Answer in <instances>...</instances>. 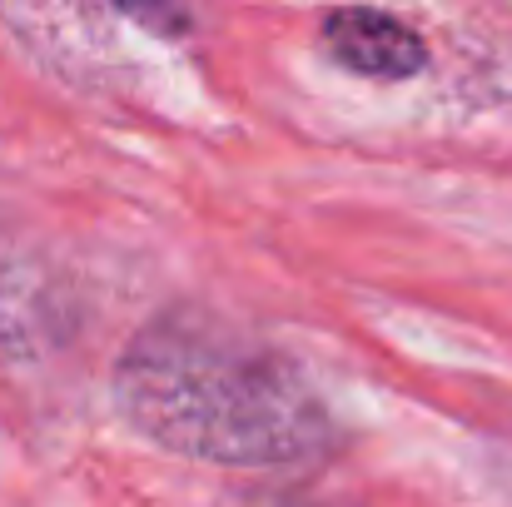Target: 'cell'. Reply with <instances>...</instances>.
<instances>
[{
    "label": "cell",
    "instance_id": "6da1fadb",
    "mask_svg": "<svg viewBox=\"0 0 512 507\" xmlns=\"http://www.w3.org/2000/svg\"><path fill=\"white\" fill-rule=\"evenodd\" d=\"M110 398L145 443L209 468H289L339 443L329 403L289 353L194 304L135 329Z\"/></svg>",
    "mask_w": 512,
    "mask_h": 507
},
{
    "label": "cell",
    "instance_id": "7a4b0ae2",
    "mask_svg": "<svg viewBox=\"0 0 512 507\" xmlns=\"http://www.w3.org/2000/svg\"><path fill=\"white\" fill-rule=\"evenodd\" d=\"M65 289L45 249L0 204V363L45 353L65 329Z\"/></svg>",
    "mask_w": 512,
    "mask_h": 507
},
{
    "label": "cell",
    "instance_id": "3957f363",
    "mask_svg": "<svg viewBox=\"0 0 512 507\" xmlns=\"http://www.w3.org/2000/svg\"><path fill=\"white\" fill-rule=\"evenodd\" d=\"M324 50L343 70L368 75V80H408L428 65V45L413 25H403L388 10L348 5L324 15Z\"/></svg>",
    "mask_w": 512,
    "mask_h": 507
},
{
    "label": "cell",
    "instance_id": "277c9868",
    "mask_svg": "<svg viewBox=\"0 0 512 507\" xmlns=\"http://www.w3.org/2000/svg\"><path fill=\"white\" fill-rule=\"evenodd\" d=\"M239 507H324V503H304V498H274V493H259V498H244Z\"/></svg>",
    "mask_w": 512,
    "mask_h": 507
}]
</instances>
